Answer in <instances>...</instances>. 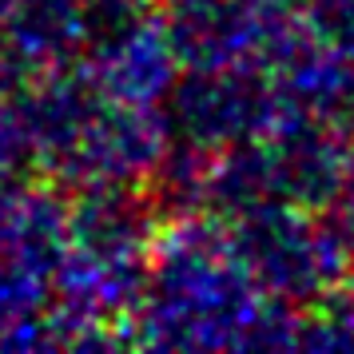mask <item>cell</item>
I'll return each instance as SVG.
<instances>
[{"label": "cell", "instance_id": "5b68a950", "mask_svg": "<svg viewBox=\"0 0 354 354\" xmlns=\"http://www.w3.org/2000/svg\"><path fill=\"white\" fill-rule=\"evenodd\" d=\"M167 124L147 104H120L104 100L92 108L88 124L80 128L76 144L56 167L72 183H131V179L156 171L167 151Z\"/></svg>", "mask_w": 354, "mask_h": 354}, {"label": "cell", "instance_id": "5bb4252c", "mask_svg": "<svg viewBox=\"0 0 354 354\" xmlns=\"http://www.w3.org/2000/svg\"><path fill=\"white\" fill-rule=\"evenodd\" d=\"M342 283H346V295L354 299V251H351V259H346V271H342Z\"/></svg>", "mask_w": 354, "mask_h": 354}, {"label": "cell", "instance_id": "3957f363", "mask_svg": "<svg viewBox=\"0 0 354 354\" xmlns=\"http://www.w3.org/2000/svg\"><path fill=\"white\" fill-rule=\"evenodd\" d=\"M167 96V124L179 128L183 144L203 151L255 140L287 112L263 68H192Z\"/></svg>", "mask_w": 354, "mask_h": 354}, {"label": "cell", "instance_id": "8fae6325", "mask_svg": "<svg viewBox=\"0 0 354 354\" xmlns=\"http://www.w3.org/2000/svg\"><path fill=\"white\" fill-rule=\"evenodd\" d=\"M36 315H44V274L0 259V338Z\"/></svg>", "mask_w": 354, "mask_h": 354}, {"label": "cell", "instance_id": "7c38bea8", "mask_svg": "<svg viewBox=\"0 0 354 354\" xmlns=\"http://www.w3.org/2000/svg\"><path fill=\"white\" fill-rule=\"evenodd\" d=\"M306 32L354 60V0H303Z\"/></svg>", "mask_w": 354, "mask_h": 354}, {"label": "cell", "instance_id": "ba28073f", "mask_svg": "<svg viewBox=\"0 0 354 354\" xmlns=\"http://www.w3.org/2000/svg\"><path fill=\"white\" fill-rule=\"evenodd\" d=\"M147 207L124 183H92L84 199L68 211V251L96 255L124 267H147Z\"/></svg>", "mask_w": 354, "mask_h": 354}, {"label": "cell", "instance_id": "277c9868", "mask_svg": "<svg viewBox=\"0 0 354 354\" xmlns=\"http://www.w3.org/2000/svg\"><path fill=\"white\" fill-rule=\"evenodd\" d=\"M274 203L326 207L354 176V140L346 124L306 112H283L259 136Z\"/></svg>", "mask_w": 354, "mask_h": 354}, {"label": "cell", "instance_id": "30bf717a", "mask_svg": "<svg viewBox=\"0 0 354 354\" xmlns=\"http://www.w3.org/2000/svg\"><path fill=\"white\" fill-rule=\"evenodd\" d=\"M295 346L299 351H354V299L342 290H330L315 303H306V315L295 319Z\"/></svg>", "mask_w": 354, "mask_h": 354}, {"label": "cell", "instance_id": "4fadbf2b", "mask_svg": "<svg viewBox=\"0 0 354 354\" xmlns=\"http://www.w3.org/2000/svg\"><path fill=\"white\" fill-rule=\"evenodd\" d=\"M144 4L147 0H84L92 28H112V24H124V20L144 17Z\"/></svg>", "mask_w": 354, "mask_h": 354}, {"label": "cell", "instance_id": "8992f818", "mask_svg": "<svg viewBox=\"0 0 354 354\" xmlns=\"http://www.w3.org/2000/svg\"><path fill=\"white\" fill-rule=\"evenodd\" d=\"M92 32L84 0H12L0 28V92L64 68Z\"/></svg>", "mask_w": 354, "mask_h": 354}, {"label": "cell", "instance_id": "9a60e30c", "mask_svg": "<svg viewBox=\"0 0 354 354\" xmlns=\"http://www.w3.org/2000/svg\"><path fill=\"white\" fill-rule=\"evenodd\" d=\"M8 8H12V0H0V28H4V17H8Z\"/></svg>", "mask_w": 354, "mask_h": 354}, {"label": "cell", "instance_id": "6da1fadb", "mask_svg": "<svg viewBox=\"0 0 354 354\" xmlns=\"http://www.w3.org/2000/svg\"><path fill=\"white\" fill-rule=\"evenodd\" d=\"M271 310L227 235L176 223L144 274L140 330L151 346H255Z\"/></svg>", "mask_w": 354, "mask_h": 354}, {"label": "cell", "instance_id": "52a82bcc", "mask_svg": "<svg viewBox=\"0 0 354 354\" xmlns=\"http://www.w3.org/2000/svg\"><path fill=\"white\" fill-rule=\"evenodd\" d=\"M96 32L100 36L92 44L84 76L92 80L100 96L120 100V104H147V108L160 96H167L179 68L167 28L136 17L112 28H96Z\"/></svg>", "mask_w": 354, "mask_h": 354}, {"label": "cell", "instance_id": "9c48e42d", "mask_svg": "<svg viewBox=\"0 0 354 354\" xmlns=\"http://www.w3.org/2000/svg\"><path fill=\"white\" fill-rule=\"evenodd\" d=\"M68 251V207L48 192L0 187V259L32 274H52Z\"/></svg>", "mask_w": 354, "mask_h": 354}, {"label": "cell", "instance_id": "7a4b0ae2", "mask_svg": "<svg viewBox=\"0 0 354 354\" xmlns=\"http://www.w3.org/2000/svg\"><path fill=\"white\" fill-rule=\"evenodd\" d=\"M227 239L255 287L290 306L330 295L351 259L330 227L306 219L303 207L290 203H267L235 215V231Z\"/></svg>", "mask_w": 354, "mask_h": 354}]
</instances>
